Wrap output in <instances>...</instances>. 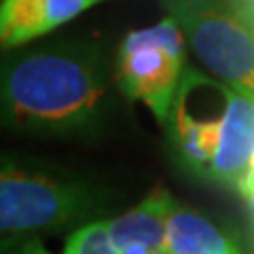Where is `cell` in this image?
Instances as JSON below:
<instances>
[{
    "label": "cell",
    "mask_w": 254,
    "mask_h": 254,
    "mask_svg": "<svg viewBox=\"0 0 254 254\" xmlns=\"http://www.w3.org/2000/svg\"><path fill=\"white\" fill-rule=\"evenodd\" d=\"M106 58L91 43L62 41L6 58L2 119L21 133L83 136L100 131L115 113Z\"/></svg>",
    "instance_id": "obj_1"
},
{
    "label": "cell",
    "mask_w": 254,
    "mask_h": 254,
    "mask_svg": "<svg viewBox=\"0 0 254 254\" xmlns=\"http://www.w3.org/2000/svg\"><path fill=\"white\" fill-rule=\"evenodd\" d=\"M110 210V193L76 174L4 157L0 174L2 237L60 231Z\"/></svg>",
    "instance_id": "obj_2"
},
{
    "label": "cell",
    "mask_w": 254,
    "mask_h": 254,
    "mask_svg": "<svg viewBox=\"0 0 254 254\" xmlns=\"http://www.w3.org/2000/svg\"><path fill=\"white\" fill-rule=\"evenodd\" d=\"M199 60L229 85L254 93V26L222 0H163Z\"/></svg>",
    "instance_id": "obj_3"
},
{
    "label": "cell",
    "mask_w": 254,
    "mask_h": 254,
    "mask_svg": "<svg viewBox=\"0 0 254 254\" xmlns=\"http://www.w3.org/2000/svg\"><path fill=\"white\" fill-rule=\"evenodd\" d=\"M185 66L182 30L172 17L125 36L117 60V85L127 98L142 100L161 123L168 121Z\"/></svg>",
    "instance_id": "obj_4"
},
{
    "label": "cell",
    "mask_w": 254,
    "mask_h": 254,
    "mask_svg": "<svg viewBox=\"0 0 254 254\" xmlns=\"http://www.w3.org/2000/svg\"><path fill=\"white\" fill-rule=\"evenodd\" d=\"M229 85L197 70H185L174 95L168 129L176 157L189 172L208 176L220 140Z\"/></svg>",
    "instance_id": "obj_5"
},
{
    "label": "cell",
    "mask_w": 254,
    "mask_h": 254,
    "mask_svg": "<svg viewBox=\"0 0 254 254\" xmlns=\"http://www.w3.org/2000/svg\"><path fill=\"white\" fill-rule=\"evenodd\" d=\"M254 159V93L229 85L220 140L208 176L218 185L237 187Z\"/></svg>",
    "instance_id": "obj_6"
},
{
    "label": "cell",
    "mask_w": 254,
    "mask_h": 254,
    "mask_svg": "<svg viewBox=\"0 0 254 254\" xmlns=\"http://www.w3.org/2000/svg\"><path fill=\"white\" fill-rule=\"evenodd\" d=\"M102 0H2L0 38L2 47H19L76 17Z\"/></svg>",
    "instance_id": "obj_7"
},
{
    "label": "cell",
    "mask_w": 254,
    "mask_h": 254,
    "mask_svg": "<svg viewBox=\"0 0 254 254\" xmlns=\"http://www.w3.org/2000/svg\"><path fill=\"white\" fill-rule=\"evenodd\" d=\"M174 208H176L174 197L165 189L159 187L140 205L110 220V235L119 246V250L127 244L136 242L163 250L168 218Z\"/></svg>",
    "instance_id": "obj_8"
},
{
    "label": "cell",
    "mask_w": 254,
    "mask_h": 254,
    "mask_svg": "<svg viewBox=\"0 0 254 254\" xmlns=\"http://www.w3.org/2000/svg\"><path fill=\"white\" fill-rule=\"evenodd\" d=\"M165 254H240L235 244L201 214L174 208L163 242Z\"/></svg>",
    "instance_id": "obj_9"
},
{
    "label": "cell",
    "mask_w": 254,
    "mask_h": 254,
    "mask_svg": "<svg viewBox=\"0 0 254 254\" xmlns=\"http://www.w3.org/2000/svg\"><path fill=\"white\" fill-rule=\"evenodd\" d=\"M64 254H121V250L110 235V222L91 220L68 237Z\"/></svg>",
    "instance_id": "obj_10"
},
{
    "label": "cell",
    "mask_w": 254,
    "mask_h": 254,
    "mask_svg": "<svg viewBox=\"0 0 254 254\" xmlns=\"http://www.w3.org/2000/svg\"><path fill=\"white\" fill-rule=\"evenodd\" d=\"M2 254H49L45 246L32 235L6 237L2 242Z\"/></svg>",
    "instance_id": "obj_11"
},
{
    "label": "cell",
    "mask_w": 254,
    "mask_h": 254,
    "mask_svg": "<svg viewBox=\"0 0 254 254\" xmlns=\"http://www.w3.org/2000/svg\"><path fill=\"white\" fill-rule=\"evenodd\" d=\"M237 189H240V193L246 197V199H252L254 197V159H252V163L248 165L246 174L240 178V182H237Z\"/></svg>",
    "instance_id": "obj_12"
},
{
    "label": "cell",
    "mask_w": 254,
    "mask_h": 254,
    "mask_svg": "<svg viewBox=\"0 0 254 254\" xmlns=\"http://www.w3.org/2000/svg\"><path fill=\"white\" fill-rule=\"evenodd\" d=\"M121 254H165L161 248H155V246H148V244H127L121 248Z\"/></svg>",
    "instance_id": "obj_13"
},
{
    "label": "cell",
    "mask_w": 254,
    "mask_h": 254,
    "mask_svg": "<svg viewBox=\"0 0 254 254\" xmlns=\"http://www.w3.org/2000/svg\"><path fill=\"white\" fill-rule=\"evenodd\" d=\"M231 6L242 15L246 21H250L254 26V0H240L237 4H231Z\"/></svg>",
    "instance_id": "obj_14"
},
{
    "label": "cell",
    "mask_w": 254,
    "mask_h": 254,
    "mask_svg": "<svg viewBox=\"0 0 254 254\" xmlns=\"http://www.w3.org/2000/svg\"><path fill=\"white\" fill-rule=\"evenodd\" d=\"M222 2H227V4H237L240 0H222Z\"/></svg>",
    "instance_id": "obj_15"
},
{
    "label": "cell",
    "mask_w": 254,
    "mask_h": 254,
    "mask_svg": "<svg viewBox=\"0 0 254 254\" xmlns=\"http://www.w3.org/2000/svg\"><path fill=\"white\" fill-rule=\"evenodd\" d=\"M250 201V210H252V214H254V197H252V199H248Z\"/></svg>",
    "instance_id": "obj_16"
}]
</instances>
